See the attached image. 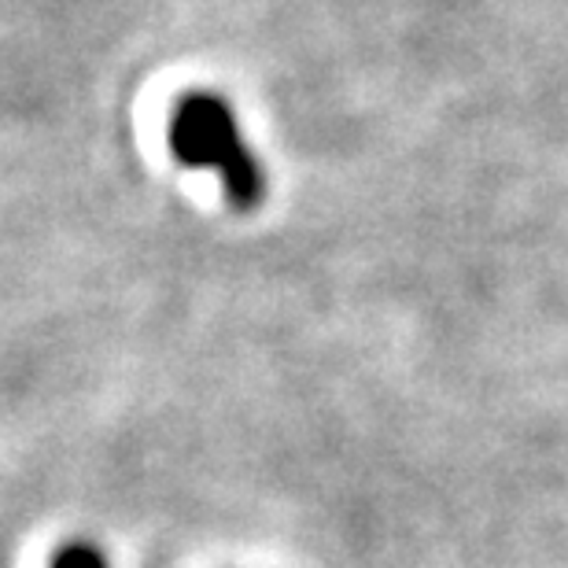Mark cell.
Here are the masks:
<instances>
[{"instance_id":"6da1fadb","label":"cell","mask_w":568,"mask_h":568,"mask_svg":"<svg viewBox=\"0 0 568 568\" xmlns=\"http://www.w3.org/2000/svg\"><path fill=\"white\" fill-rule=\"evenodd\" d=\"M170 148H174L178 163L214 170L236 211L258 207L266 192L263 166L244 144L233 108L222 97L192 93L181 100L170 119Z\"/></svg>"},{"instance_id":"7a4b0ae2","label":"cell","mask_w":568,"mask_h":568,"mask_svg":"<svg viewBox=\"0 0 568 568\" xmlns=\"http://www.w3.org/2000/svg\"><path fill=\"white\" fill-rule=\"evenodd\" d=\"M52 568H108V558L97 547H89V542H71V547L55 554Z\"/></svg>"}]
</instances>
